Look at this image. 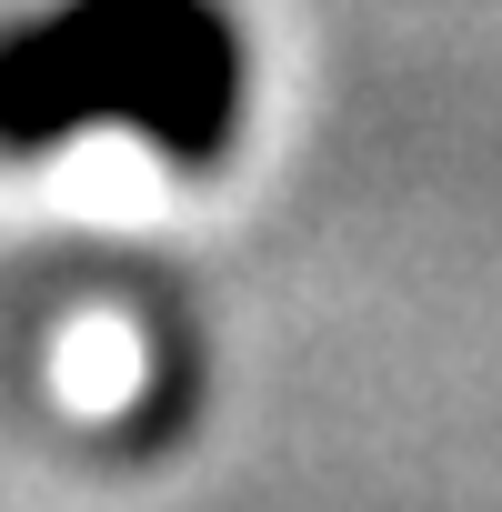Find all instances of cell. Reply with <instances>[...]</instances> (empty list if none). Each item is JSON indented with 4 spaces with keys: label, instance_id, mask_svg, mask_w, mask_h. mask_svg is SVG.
<instances>
[{
    "label": "cell",
    "instance_id": "cell-1",
    "mask_svg": "<svg viewBox=\"0 0 502 512\" xmlns=\"http://www.w3.org/2000/svg\"><path fill=\"white\" fill-rule=\"evenodd\" d=\"M251 111V51L221 0H61L0 61V131L51 161L71 131H131L171 171H211Z\"/></svg>",
    "mask_w": 502,
    "mask_h": 512
}]
</instances>
